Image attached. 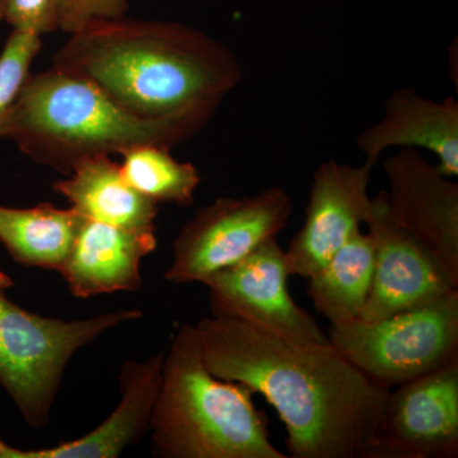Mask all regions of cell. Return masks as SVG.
I'll list each match as a JSON object with an SVG mask.
<instances>
[{
  "mask_svg": "<svg viewBox=\"0 0 458 458\" xmlns=\"http://www.w3.org/2000/svg\"><path fill=\"white\" fill-rule=\"evenodd\" d=\"M327 337L372 384L393 390L458 360V289L377 321L331 324Z\"/></svg>",
  "mask_w": 458,
  "mask_h": 458,
  "instance_id": "8992f818",
  "label": "cell"
},
{
  "mask_svg": "<svg viewBox=\"0 0 458 458\" xmlns=\"http://www.w3.org/2000/svg\"><path fill=\"white\" fill-rule=\"evenodd\" d=\"M292 212V199L280 186L249 197L216 199L181 228L165 279L176 284H203L216 271L278 238Z\"/></svg>",
  "mask_w": 458,
  "mask_h": 458,
  "instance_id": "52a82bcc",
  "label": "cell"
},
{
  "mask_svg": "<svg viewBox=\"0 0 458 458\" xmlns=\"http://www.w3.org/2000/svg\"><path fill=\"white\" fill-rule=\"evenodd\" d=\"M62 0H7L3 21L13 31L47 35L59 30Z\"/></svg>",
  "mask_w": 458,
  "mask_h": 458,
  "instance_id": "44dd1931",
  "label": "cell"
},
{
  "mask_svg": "<svg viewBox=\"0 0 458 458\" xmlns=\"http://www.w3.org/2000/svg\"><path fill=\"white\" fill-rule=\"evenodd\" d=\"M53 68L120 106L199 131L242 81L233 51L194 27L129 18L92 21L54 54Z\"/></svg>",
  "mask_w": 458,
  "mask_h": 458,
  "instance_id": "7a4b0ae2",
  "label": "cell"
},
{
  "mask_svg": "<svg viewBox=\"0 0 458 458\" xmlns=\"http://www.w3.org/2000/svg\"><path fill=\"white\" fill-rule=\"evenodd\" d=\"M0 288V386L32 428L49 424L66 367L75 352L111 328L138 321L140 310L62 319L17 306Z\"/></svg>",
  "mask_w": 458,
  "mask_h": 458,
  "instance_id": "5b68a950",
  "label": "cell"
},
{
  "mask_svg": "<svg viewBox=\"0 0 458 458\" xmlns=\"http://www.w3.org/2000/svg\"><path fill=\"white\" fill-rule=\"evenodd\" d=\"M194 327L210 373L247 386L278 412L288 457L369 458L390 390L331 344L292 342L219 311Z\"/></svg>",
  "mask_w": 458,
  "mask_h": 458,
  "instance_id": "6da1fadb",
  "label": "cell"
},
{
  "mask_svg": "<svg viewBox=\"0 0 458 458\" xmlns=\"http://www.w3.org/2000/svg\"><path fill=\"white\" fill-rule=\"evenodd\" d=\"M375 249L369 232L357 229L331 260L309 278L307 294L331 324L360 318L372 285Z\"/></svg>",
  "mask_w": 458,
  "mask_h": 458,
  "instance_id": "ac0fdd59",
  "label": "cell"
},
{
  "mask_svg": "<svg viewBox=\"0 0 458 458\" xmlns=\"http://www.w3.org/2000/svg\"><path fill=\"white\" fill-rule=\"evenodd\" d=\"M171 148L147 144L123 153V177L153 203H170L181 208L194 203L201 182L200 172L190 162H180Z\"/></svg>",
  "mask_w": 458,
  "mask_h": 458,
  "instance_id": "d6986e66",
  "label": "cell"
},
{
  "mask_svg": "<svg viewBox=\"0 0 458 458\" xmlns=\"http://www.w3.org/2000/svg\"><path fill=\"white\" fill-rule=\"evenodd\" d=\"M376 165H343L330 159L313 174L306 219L285 250L289 276L309 279L324 267L361 225L373 199L369 185Z\"/></svg>",
  "mask_w": 458,
  "mask_h": 458,
  "instance_id": "8fae6325",
  "label": "cell"
},
{
  "mask_svg": "<svg viewBox=\"0 0 458 458\" xmlns=\"http://www.w3.org/2000/svg\"><path fill=\"white\" fill-rule=\"evenodd\" d=\"M386 210L391 221L441 265L458 285V183L415 148H401L384 164Z\"/></svg>",
  "mask_w": 458,
  "mask_h": 458,
  "instance_id": "9c48e42d",
  "label": "cell"
},
{
  "mask_svg": "<svg viewBox=\"0 0 458 458\" xmlns=\"http://www.w3.org/2000/svg\"><path fill=\"white\" fill-rule=\"evenodd\" d=\"M5 2H7V0H0V21L4 17Z\"/></svg>",
  "mask_w": 458,
  "mask_h": 458,
  "instance_id": "cb8c5ba5",
  "label": "cell"
},
{
  "mask_svg": "<svg viewBox=\"0 0 458 458\" xmlns=\"http://www.w3.org/2000/svg\"><path fill=\"white\" fill-rule=\"evenodd\" d=\"M458 456V360L390 390L369 458Z\"/></svg>",
  "mask_w": 458,
  "mask_h": 458,
  "instance_id": "30bf717a",
  "label": "cell"
},
{
  "mask_svg": "<svg viewBox=\"0 0 458 458\" xmlns=\"http://www.w3.org/2000/svg\"><path fill=\"white\" fill-rule=\"evenodd\" d=\"M285 251L271 238L236 264L205 280L212 311L295 343L330 345L316 319L288 293Z\"/></svg>",
  "mask_w": 458,
  "mask_h": 458,
  "instance_id": "ba28073f",
  "label": "cell"
},
{
  "mask_svg": "<svg viewBox=\"0 0 458 458\" xmlns=\"http://www.w3.org/2000/svg\"><path fill=\"white\" fill-rule=\"evenodd\" d=\"M83 219L73 208L49 203L29 209L0 205V243L18 264L59 273Z\"/></svg>",
  "mask_w": 458,
  "mask_h": 458,
  "instance_id": "e0dca14e",
  "label": "cell"
},
{
  "mask_svg": "<svg viewBox=\"0 0 458 458\" xmlns=\"http://www.w3.org/2000/svg\"><path fill=\"white\" fill-rule=\"evenodd\" d=\"M165 352L146 360H128L120 369L119 405L92 432L42 450H20L0 443V458H116L149 432L150 417Z\"/></svg>",
  "mask_w": 458,
  "mask_h": 458,
  "instance_id": "5bb4252c",
  "label": "cell"
},
{
  "mask_svg": "<svg viewBox=\"0 0 458 458\" xmlns=\"http://www.w3.org/2000/svg\"><path fill=\"white\" fill-rule=\"evenodd\" d=\"M366 225L375 249V264L369 300L358 318L377 321L458 289L441 265L391 221L384 191L373 198Z\"/></svg>",
  "mask_w": 458,
  "mask_h": 458,
  "instance_id": "7c38bea8",
  "label": "cell"
},
{
  "mask_svg": "<svg viewBox=\"0 0 458 458\" xmlns=\"http://www.w3.org/2000/svg\"><path fill=\"white\" fill-rule=\"evenodd\" d=\"M158 246L156 231H135L83 219L60 267L77 298L138 292L143 286L141 260Z\"/></svg>",
  "mask_w": 458,
  "mask_h": 458,
  "instance_id": "4fadbf2b",
  "label": "cell"
},
{
  "mask_svg": "<svg viewBox=\"0 0 458 458\" xmlns=\"http://www.w3.org/2000/svg\"><path fill=\"white\" fill-rule=\"evenodd\" d=\"M41 47V38L25 32L12 31L5 42L0 54V134Z\"/></svg>",
  "mask_w": 458,
  "mask_h": 458,
  "instance_id": "ffe728a7",
  "label": "cell"
},
{
  "mask_svg": "<svg viewBox=\"0 0 458 458\" xmlns=\"http://www.w3.org/2000/svg\"><path fill=\"white\" fill-rule=\"evenodd\" d=\"M254 391L213 376L194 325L174 333L164 355L150 417L153 456L161 458H286L270 441L267 415Z\"/></svg>",
  "mask_w": 458,
  "mask_h": 458,
  "instance_id": "277c9868",
  "label": "cell"
},
{
  "mask_svg": "<svg viewBox=\"0 0 458 458\" xmlns=\"http://www.w3.org/2000/svg\"><path fill=\"white\" fill-rule=\"evenodd\" d=\"M57 194L84 219L135 231H156L158 204L143 197L123 177L110 157L99 156L77 165L53 183Z\"/></svg>",
  "mask_w": 458,
  "mask_h": 458,
  "instance_id": "2e32d148",
  "label": "cell"
},
{
  "mask_svg": "<svg viewBox=\"0 0 458 458\" xmlns=\"http://www.w3.org/2000/svg\"><path fill=\"white\" fill-rule=\"evenodd\" d=\"M129 0H62L59 30L73 35L92 21L125 17Z\"/></svg>",
  "mask_w": 458,
  "mask_h": 458,
  "instance_id": "7402d4cb",
  "label": "cell"
},
{
  "mask_svg": "<svg viewBox=\"0 0 458 458\" xmlns=\"http://www.w3.org/2000/svg\"><path fill=\"white\" fill-rule=\"evenodd\" d=\"M357 146L373 165L390 148L426 149L438 158L445 176L456 179L458 102L427 98L412 87L394 90L386 99L384 116L360 132Z\"/></svg>",
  "mask_w": 458,
  "mask_h": 458,
  "instance_id": "9a60e30c",
  "label": "cell"
},
{
  "mask_svg": "<svg viewBox=\"0 0 458 458\" xmlns=\"http://www.w3.org/2000/svg\"><path fill=\"white\" fill-rule=\"evenodd\" d=\"M13 285V280L9 278V276H7V274L4 273V271L0 270V288L8 289Z\"/></svg>",
  "mask_w": 458,
  "mask_h": 458,
  "instance_id": "603a6c76",
  "label": "cell"
},
{
  "mask_svg": "<svg viewBox=\"0 0 458 458\" xmlns=\"http://www.w3.org/2000/svg\"><path fill=\"white\" fill-rule=\"evenodd\" d=\"M199 132L189 123L138 116L93 84L51 66L29 75L0 140L14 141L35 164L68 176L87 159L147 144L180 146Z\"/></svg>",
  "mask_w": 458,
  "mask_h": 458,
  "instance_id": "3957f363",
  "label": "cell"
}]
</instances>
